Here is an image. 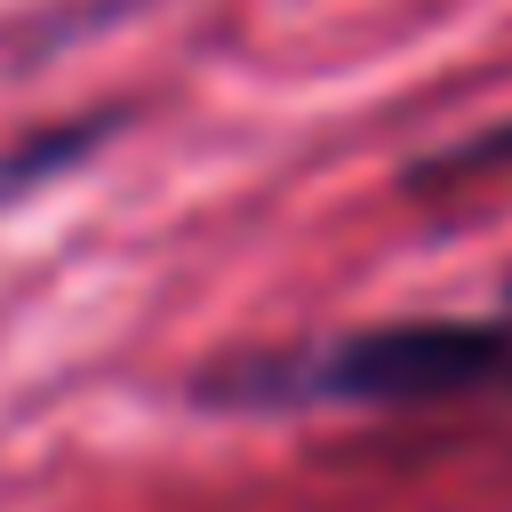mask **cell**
<instances>
[{"instance_id":"7a4b0ae2","label":"cell","mask_w":512,"mask_h":512,"mask_svg":"<svg viewBox=\"0 0 512 512\" xmlns=\"http://www.w3.org/2000/svg\"><path fill=\"white\" fill-rule=\"evenodd\" d=\"M496 168H512V120H504V128H488V136H472L464 152L432 160V168H424V184H472V176H496Z\"/></svg>"},{"instance_id":"6da1fadb","label":"cell","mask_w":512,"mask_h":512,"mask_svg":"<svg viewBox=\"0 0 512 512\" xmlns=\"http://www.w3.org/2000/svg\"><path fill=\"white\" fill-rule=\"evenodd\" d=\"M280 392L352 400V408H440L512 392V296L464 320H392L320 344L312 360L280 368Z\"/></svg>"}]
</instances>
